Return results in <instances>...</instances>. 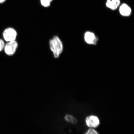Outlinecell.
Masks as SVG:
<instances>
[{"label": "cell", "instance_id": "obj_2", "mask_svg": "<svg viewBox=\"0 0 134 134\" xmlns=\"http://www.w3.org/2000/svg\"><path fill=\"white\" fill-rule=\"evenodd\" d=\"M3 35V38L5 41L8 42L15 41L17 33L13 28L9 27L4 30Z\"/></svg>", "mask_w": 134, "mask_h": 134}, {"label": "cell", "instance_id": "obj_5", "mask_svg": "<svg viewBox=\"0 0 134 134\" xmlns=\"http://www.w3.org/2000/svg\"><path fill=\"white\" fill-rule=\"evenodd\" d=\"M84 38L85 42L89 44H96L98 40L94 34L90 31L85 33Z\"/></svg>", "mask_w": 134, "mask_h": 134}, {"label": "cell", "instance_id": "obj_3", "mask_svg": "<svg viewBox=\"0 0 134 134\" xmlns=\"http://www.w3.org/2000/svg\"><path fill=\"white\" fill-rule=\"evenodd\" d=\"M85 121L86 125L90 128H96L100 124L99 118L95 115H90L87 116Z\"/></svg>", "mask_w": 134, "mask_h": 134}, {"label": "cell", "instance_id": "obj_7", "mask_svg": "<svg viewBox=\"0 0 134 134\" xmlns=\"http://www.w3.org/2000/svg\"><path fill=\"white\" fill-rule=\"evenodd\" d=\"M120 3V0H107L106 5L107 7L110 9L115 10L118 8Z\"/></svg>", "mask_w": 134, "mask_h": 134}, {"label": "cell", "instance_id": "obj_8", "mask_svg": "<svg viewBox=\"0 0 134 134\" xmlns=\"http://www.w3.org/2000/svg\"><path fill=\"white\" fill-rule=\"evenodd\" d=\"M65 120L70 123L75 124L77 122L76 119L71 115L67 114L65 117Z\"/></svg>", "mask_w": 134, "mask_h": 134}, {"label": "cell", "instance_id": "obj_10", "mask_svg": "<svg viewBox=\"0 0 134 134\" xmlns=\"http://www.w3.org/2000/svg\"><path fill=\"white\" fill-rule=\"evenodd\" d=\"M85 134H99L97 130L94 128H90L85 132Z\"/></svg>", "mask_w": 134, "mask_h": 134}, {"label": "cell", "instance_id": "obj_9", "mask_svg": "<svg viewBox=\"0 0 134 134\" xmlns=\"http://www.w3.org/2000/svg\"><path fill=\"white\" fill-rule=\"evenodd\" d=\"M53 0H41V4L42 5L45 7L49 6L51 2Z\"/></svg>", "mask_w": 134, "mask_h": 134}, {"label": "cell", "instance_id": "obj_13", "mask_svg": "<svg viewBox=\"0 0 134 134\" xmlns=\"http://www.w3.org/2000/svg\"></svg>", "mask_w": 134, "mask_h": 134}, {"label": "cell", "instance_id": "obj_6", "mask_svg": "<svg viewBox=\"0 0 134 134\" xmlns=\"http://www.w3.org/2000/svg\"><path fill=\"white\" fill-rule=\"evenodd\" d=\"M119 11L120 14L125 16L130 15L131 12L130 8L128 5L125 4H122L120 7Z\"/></svg>", "mask_w": 134, "mask_h": 134}, {"label": "cell", "instance_id": "obj_4", "mask_svg": "<svg viewBox=\"0 0 134 134\" xmlns=\"http://www.w3.org/2000/svg\"><path fill=\"white\" fill-rule=\"evenodd\" d=\"M18 46V43L15 41L8 42L5 45L4 48L5 52L9 56L13 55L15 53Z\"/></svg>", "mask_w": 134, "mask_h": 134}, {"label": "cell", "instance_id": "obj_12", "mask_svg": "<svg viewBox=\"0 0 134 134\" xmlns=\"http://www.w3.org/2000/svg\"><path fill=\"white\" fill-rule=\"evenodd\" d=\"M6 0H0V4L4 3Z\"/></svg>", "mask_w": 134, "mask_h": 134}, {"label": "cell", "instance_id": "obj_11", "mask_svg": "<svg viewBox=\"0 0 134 134\" xmlns=\"http://www.w3.org/2000/svg\"><path fill=\"white\" fill-rule=\"evenodd\" d=\"M4 46L5 44L4 41L0 39V52L4 49Z\"/></svg>", "mask_w": 134, "mask_h": 134}, {"label": "cell", "instance_id": "obj_1", "mask_svg": "<svg viewBox=\"0 0 134 134\" xmlns=\"http://www.w3.org/2000/svg\"><path fill=\"white\" fill-rule=\"evenodd\" d=\"M50 50L52 52L54 58H58L63 52V45L61 40L58 36H55L49 41Z\"/></svg>", "mask_w": 134, "mask_h": 134}]
</instances>
